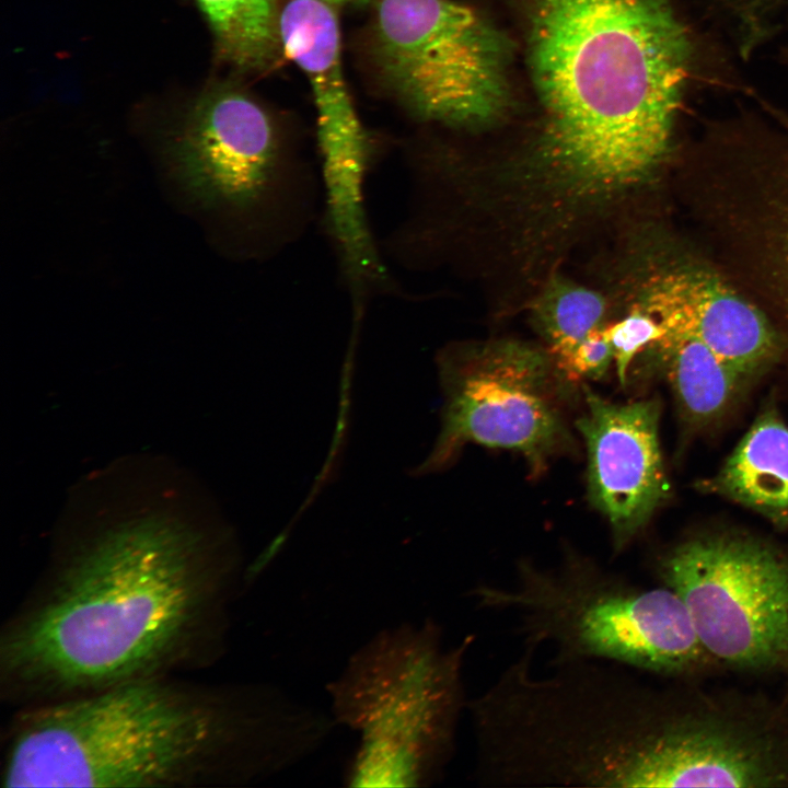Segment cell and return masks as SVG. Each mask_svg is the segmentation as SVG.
Wrapping results in <instances>:
<instances>
[{
	"label": "cell",
	"mask_w": 788,
	"mask_h": 788,
	"mask_svg": "<svg viewBox=\"0 0 788 788\" xmlns=\"http://www.w3.org/2000/svg\"><path fill=\"white\" fill-rule=\"evenodd\" d=\"M59 543L0 636L10 703L171 675L225 650L241 573L225 524L147 500L105 511Z\"/></svg>",
	"instance_id": "obj_1"
},
{
	"label": "cell",
	"mask_w": 788,
	"mask_h": 788,
	"mask_svg": "<svg viewBox=\"0 0 788 788\" xmlns=\"http://www.w3.org/2000/svg\"><path fill=\"white\" fill-rule=\"evenodd\" d=\"M329 714L270 683L171 675L20 707L5 734L4 788L243 787L314 754Z\"/></svg>",
	"instance_id": "obj_2"
},
{
	"label": "cell",
	"mask_w": 788,
	"mask_h": 788,
	"mask_svg": "<svg viewBox=\"0 0 788 788\" xmlns=\"http://www.w3.org/2000/svg\"><path fill=\"white\" fill-rule=\"evenodd\" d=\"M543 114L524 175L557 206L622 197L665 157L695 61L670 0H518Z\"/></svg>",
	"instance_id": "obj_3"
},
{
	"label": "cell",
	"mask_w": 788,
	"mask_h": 788,
	"mask_svg": "<svg viewBox=\"0 0 788 788\" xmlns=\"http://www.w3.org/2000/svg\"><path fill=\"white\" fill-rule=\"evenodd\" d=\"M474 635L447 646L427 618L378 631L326 686L335 723L359 744L345 780L351 787H428L455 752L467 708L464 667Z\"/></svg>",
	"instance_id": "obj_4"
},
{
	"label": "cell",
	"mask_w": 788,
	"mask_h": 788,
	"mask_svg": "<svg viewBox=\"0 0 788 788\" xmlns=\"http://www.w3.org/2000/svg\"><path fill=\"white\" fill-rule=\"evenodd\" d=\"M466 595L479 610L512 616L523 646L551 645L552 662L607 661L675 676L709 657L675 592L639 587L571 548L552 567L521 559L508 586L479 583Z\"/></svg>",
	"instance_id": "obj_5"
},
{
	"label": "cell",
	"mask_w": 788,
	"mask_h": 788,
	"mask_svg": "<svg viewBox=\"0 0 788 788\" xmlns=\"http://www.w3.org/2000/svg\"><path fill=\"white\" fill-rule=\"evenodd\" d=\"M371 51L385 85L419 120L482 128L510 107L511 43L463 3L376 0Z\"/></svg>",
	"instance_id": "obj_6"
},
{
	"label": "cell",
	"mask_w": 788,
	"mask_h": 788,
	"mask_svg": "<svg viewBox=\"0 0 788 788\" xmlns=\"http://www.w3.org/2000/svg\"><path fill=\"white\" fill-rule=\"evenodd\" d=\"M438 371L441 429L414 474L445 468L468 443L517 452L533 476L573 449L565 412L572 382L548 350L512 339L459 344L439 355Z\"/></svg>",
	"instance_id": "obj_7"
},
{
	"label": "cell",
	"mask_w": 788,
	"mask_h": 788,
	"mask_svg": "<svg viewBox=\"0 0 788 788\" xmlns=\"http://www.w3.org/2000/svg\"><path fill=\"white\" fill-rule=\"evenodd\" d=\"M174 158L194 193L244 218L273 251L297 236L308 219L309 166L285 148L266 109L237 89L215 88L199 99Z\"/></svg>",
	"instance_id": "obj_8"
},
{
	"label": "cell",
	"mask_w": 788,
	"mask_h": 788,
	"mask_svg": "<svg viewBox=\"0 0 788 788\" xmlns=\"http://www.w3.org/2000/svg\"><path fill=\"white\" fill-rule=\"evenodd\" d=\"M709 656L744 669L788 654V556L751 536L706 534L657 561Z\"/></svg>",
	"instance_id": "obj_9"
},
{
	"label": "cell",
	"mask_w": 788,
	"mask_h": 788,
	"mask_svg": "<svg viewBox=\"0 0 788 788\" xmlns=\"http://www.w3.org/2000/svg\"><path fill=\"white\" fill-rule=\"evenodd\" d=\"M576 427L588 456V497L606 519L614 554L622 553L669 498L656 399L613 403L583 386Z\"/></svg>",
	"instance_id": "obj_10"
},
{
	"label": "cell",
	"mask_w": 788,
	"mask_h": 788,
	"mask_svg": "<svg viewBox=\"0 0 788 788\" xmlns=\"http://www.w3.org/2000/svg\"><path fill=\"white\" fill-rule=\"evenodd\" d=\"M638 308L660 323L662 337L702 341L742 378L764 368L777 351L776 335L761 311L700 268L669 267L651 275Z\"/></svg>",
	"instance_id": "obj_11"
},
{
	"label": "cell",
	"mask_w": 788,
	"mask_h": 788,
	"mask_svg": "<svg viewBox=\"0 0 788 788\" xmlns=\"http://www.w3.org/2000/svg\"><path fill=\"white\" fill-rule=\"evenodd\" d=\"M787 784L788 763L763 732L726 717L673 711L657 741L649 787Z\"/></svg>",
	"instance_id": "obj_12"
},
{
	"label": "cell",
	"mask_w": 788,
	"mask_h": 788,
	"mask_svg": "<svg viewBox=\"0 0 788 788\" xmlns=\"http://www.w3.org/2000/svg\"><path fill=\"white\" fill-rule=\"evenodd\" d=\"M707 485L778 526H788V427L775 410L755 419Z\"/></svg>",
	"instance_id": "obj_13"
},
{
	"label": "cell",
	"mask_w": 788,
	"mask_h": 788,
	"mask_svg": "<svg viewBox=\"0 0 788 788\" xmlns=\"http://www.w3.org/2000/svg\"><path fill=\"white\" fill-rule=\"evenodd\" d=\"M651 347L660 350L676 399L690 419L707 422L726 410L743 378L706 345L691 337H662Z\"/></svg>",
	"instance_id": "obj_14"
},
{
	"label": "cell",
	"mask_w": 788,
	"mask_h": 788,
	"mask_svg": "<svg viewBox=\"0 0 788 788\" xmlns=\"http://www.w3.org/2000/svg\"><path fill=\"white\" fill-rule=\"evenodd\" d=\"M220 55L243 71H264L281 48L277 0H195Z\"/></svg>",
	"instance_id": "obj_15"
},
{
	"label": "cell",
	"mask_w": 788,
	"mask_h": 788,
	"mask_svg": "<svg viewBox=\"0 0 788 788\" xmlns=\"http://www.w3.org/2000/svg\"><path fill=\"white\" fill-rule=\"evenodd\" d=\"M531 310L535 328L560 367L582 340L603 327L606 303L599 292L554 276L537 294Z\"/></svg>",
	"instance_id": "obj_16"
},
{
	"label": "cell",
	"mask_w": 788,
	"mask_h": 788,
	"mask_svg": "<svg viewBox=\"0 0 788 788\" xmlns=\"http://www.w3.org/2000/svg\"><path fill=\"white\" fill-rule=\"evenodd\" d=\"M621 385H625L634 359L661 339L663 328L648 312L636 306L617 322L604 326Z\"/></svg>",
	"instance_id": "obj_17"
},
{
	"label": "cell",
	"mask_w": 788,
	"mask_h": 788,
	"mask_svg": "<svg viewBox=\"0 0 788 788\" xmlns=\"http://www.w3.org/2000/svg\"><path fill=\"white\" fill-rule=\"evenodd\" d=\"M613 361V349L604 326L592 332L558 369L570 381L599 379Z\"/></svg>",
	"instance_id": "obj_18"
},
{
	"label": "cell",
	"mask_w": 788,
	"mask_h": 788,
	"mask_svg": "<svg viewBox=\"0 0 788 788\" xmlns=\"http://www.w3.org/2000/svg\"><path fill=\"white\" fill-rule=\"evenodd\" d=\"M768 209L772 210L773 219L768 227L772 229L774 253L779 265L783 279L785 280L788 298V190L775 195L774 199H768Z\"/></svg>",
	"instance_id": "obj_19"
},
{
	"label": "cell",
	"mask_w": 788,
	"mask_h": 788,
	"mask_svg": "<svg viewBox=\"0 0 788 788\" xmlns=\"http://www.w3.org/2000/svg\"><path fill=\"white\" fill-rule=\"evenodd\" d=\"M327 2L328 4L335 7L339 5H346V4H362V3H369V2H375L376 0H323Z\"/></svg>",
	"instance_id": "obj_20"
}]
</instances>
